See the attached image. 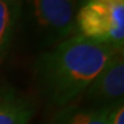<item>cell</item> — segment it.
<instances>
[{"label":"cell","mask_w":124,"mask_h":124,"mask_svg":"<svg viewBox=\"0 0 124 124\" xmlns=\"http://www.w3.org/2000/svg\"><path fill=\"white\" fill-rule=\"evenodd\" d=\"M120 49L78 33L61 40L35 63L40 93L53 106H69Z\"/></svg>","instance_id":"6da1fadb"},{"label":"cell","mask_w":124,"mask_h":124,"mask_svg":"<svg viewBox=\"0 0 124 124\" xmlns=\"http://www.w3.org/2000/svg\"><path fill=\"white\" fill-rule=\"evenodd\" d=\"M77 33L123 49L124 0H91L76 13Z\"/></svg>","instance_id":"7a4b0ae2"},{"label":"cell","mask_w":124,"mask_h":124,"mask_svg":"<svg viewBox=\"0 0 124 124\" xmlns=\"http://www.w3.org/2000/svg\"><path fill=\"white\" fill-rule=\"evenodd\" d=\"M123 94L124 59L123 49H120L85 90V98L95 107H111L123 101Z\"/></svg>","instance_id":"3957f363"},{"label":"cell","mask_w":124,"mask_h":124,"mask_svg":"<svg viewBox=\"0 0 124 124\" xmlns=\"http://www.w3.org/2000/svg\"><path fill=\"white\" fill-rule=\"evenodd\" d=\"M32 10L38 25L55 39L76 35V8L71 0H32Z\"/></svg>","instance_id":"277c9868"},{"label":"cell","mask_w":124,"mask_h":124,"mask_svg":"<svg viewBox=\"0 0 124 124\" xmlns=\"http://www.w3.org/2000/svg\"><path fill=\"white\" fill-rule=\"evenodd\" d=\"M35 114L32 102L9 85H0V124H29Z\"/></svg>","instance_id":"5b68a950"},{"label":"cell","mask_w":124,"mask_h":124,"mask_svg":"<svg viewBox=\"0 0 124 124\" xmlns=\"http://www.w3.org/2000/svg\"><path fill=\"white\" fill-rule=\"evenodd\" d=\"M110 107H63L51 124H108Z\"/></svg>","instance_id":"8992f818"},{"label":"cell","mask_w":124,"mask_h":124,"mask_svg":"<svg viewBox=\"0 0 124 124\" xmlns=\"http://www.w3.org/2000/svg\"><path fill=\"white\" fill-rule=\"evenodd\" d=\"M21 0H0V58L7 53L20 14Z\"/></svg>","instance_id":"52a82bcc"},{"label":"cell","mask_w":124,"mask_h":124,"mask_svg":"<svg viewBox=\"0 0 124 124\" xmlns=\"http://www.w3.org/2000/svg\"><path fill=\"white\" fill-rule=\"evenodd\" d=\"M108 124H124V106L123 101L118 102L109 108Z\"/></svg>","instance_id":"ba28073f"},{"label":"cell","mask_w":124,"mask_h":124,"mask_svg":"<svg viewBox=\"0 0 124 124\" xmlns=\"http://www.w3.org/2000/svg\"><path fill=\"white\" fill-rule=\"evenodd\" d=\"M72 1V4H74V6H75L76 9L80 8L82 6H84L85 4H87L89 1H91V0H71Z\"/></svg>","instance_id":"9c48e42d"}]
</instances>
